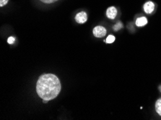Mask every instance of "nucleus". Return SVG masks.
I'll use <instances>...</instances> for the list:
<instances>
[{"instance_id": "1", "label": "nucleus", "mask_w": 161, "mask_h": 120, "mask_svg": "<svg viewBox=\"0 0 161 120\" xmlns=\"http://www.w3.org/2000/svg\"><path fill=\"white\" fill-rule=\"evenodd\" d=\"M61 91V83L55 75L48 73L43 74L38 78L36 84V91L43 100L55 99Z\"/></svg>"}, {"instance_id": "2", "label": "nucleus", "mask_w": 161, "mask_h": 120, "mask_svg": "<svg viewBox=\"0 0 161 120\" xmlns=\"http://www.w3.org/2000/svg\"><path fill=\"white\" fill-rule=\"evenodd\" d=\"M106 34V30L102 26H97L93 29V35L97 38H103Z\"/></svg>"}, {"instance_id": "3", "label": "nucleus", "mask_w": 161, "mask_h": 120, "mask_svg": "<svg viewBox=\"0 0 161 120\" xmlns=\"http://www.w3.org/2000/svg\"><path fill=\"white\" fill-rule=\"evenodd\" d=\"M87 14L85 12H80V13H78L76 17H75V20L77 21V23L80 24H83L87 21Z\"/></svg>"}, {"instance_id": "4", "label": "nucleus", "mask_w": 161, "mask_h": 120, "mask_svg": "<svg viewBox=\"0 0 161 120\" xmlns=\"http://www.w3.org/2000/svg\"><path fill=\"white\" fill-rule=\"evenodd\" d=\"M155 9V4L152 2H146L144 5V10L147 14H151Z\"/></svg>"}, {"instance_id": "5", "label": "nucleus", "mask_w": 161, "mask_h": 120, "mask_svg": "<svg viewBox=\"0 0 161 120\" xmlns=\"http://www.w3.org/2000/svg\"><path fill=\"white\" fill-rule=\"evenodd\" d=\"M116 14H117V9L114 7H111L107 9L106 15L109 19H114L116 18Z\"/></svg>"}, {"instance_id": "6", "label": "nucleus", "mask_w": 161, "mask_h": 120, "mask_svg": "<svg viewBox=\"0 0 161 120\" xmlns=\"http://www.w3.org/2000/svg\"><path fill=\"white\" fill-rule=\"evenodd\" d=\"M147 23V19L145 17H142V18H138L136 20V24L138 27H142Z\"/></svg>"}, {"instance_id": "7", "label": "nucleus", "mask_w": 161, "mask_h": 120, "mask_svg": "<svg viewBox=\"0 0 161 120\" xmlns=\"http://www.w3.org/2000/svg\"><path fill=\"white\" fill-rule=\"evenodd\" d=\"M155 110L157 113L161 116V98L155 103Z\"/></svg>"}, {"instance_id": "8", "label": "nucleus", "mask_w": 161, "mask_h": 120, "mask_svg": "<svg viewBox=\"0 0 161 120\" xmlns=\"http://www.w3.org/2000/svg\"><path fill=\"white\" fill-rule=\"evenodd\" d=\"M114 40H115V37L113 35H108V38L106 39V42L107 43H112L114 42Z\"/></svg>"}, {"instance_id": "9", "label": "nucleus", "mask_w": 161, "mask_h": 120, "mask_svg": "<svg viewBox=\"0 0 161 120\" xmlns=\"http://www.w3.org/2000/svg\"><path fill=\"white\" fill-rule=\"evenodd\" d=\"M14 41H15V39L13 37H9V38L7 39V43L9 44H13L14 43Z\"/></svg>"}, {"instance_id": "10", "label": "nucleus", "mask_w": 161, "mask_h": 120, "mask_svg": "<svg viewBox=\"0 0 161 120\" xmlns=\"http://www.w3.org/2000/svg\"><path fill=\"white\" fill-rule=\"evenodd\" d=\"M40 1L46 4H51V3H53V2L58 1V0H40Z\"/></svg>"}, {"instance_id": "11", "label": "nucleus", "mask_w": 161, "mask_h": 120, "mask_svg": "<svg viewBox=\"0 0 161 120\" xmlns=\"http://www.w3.org/2000/svg\"><path fill=\"white\" fill-rule=\"evenodd\" d=\"M8 2V0H0V7H3L6 5Z\"/></svg>"}, {"instance_id": "12", "label": "nucleus", "mask_w": 161, "mask_h": 120, "mask_svg": "<svg viewBox=\"0 0 161 120\" xmlns=\"http://www.w3.org/2000/svg\"><path fill=\"white\" fill-rule=\"evenodd\" d=\"M121 24H120V23L117 24L116 25L115 27H114V30H118L119 28H121V27H119V26H121Z\"/></svg>"}]
</instances>
